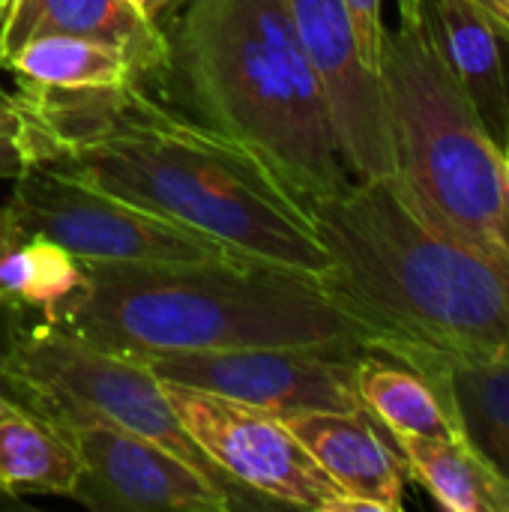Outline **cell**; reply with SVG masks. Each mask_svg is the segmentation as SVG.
<instances>
[{
    "label": "cell",
    "mask_w": 509,
    "mask_h": 512,
    "mask_svg": "<svg viewBox=\"0 0 509 512\" xmlns=\"http://www.w3.org/2000/svg\"><path fill=\"white\" fill-rule=\"evenodd\" d=\"M30 165L66 171L177 222L234 258L321 279L330 255L306 204L249 150L162 105L144 81L12 93Z\"/></svg>",
    "instance_id": "1"
},
{
    "label": "cell",
    "mask_w": 509,
    "mask_h": 512,
    "mask_svg": "<svg viewBox=\"0 0 509 512\" xmlns=\"http://www.w3.org/2000/svg\"><path fill=\"white\" fill-rule=\"evenodd\" d=\"M306 210L330 255L318 285L372 354L414 372L509 357V258L426 216L399 174L351 177Z\"/></svg>",
    "instance_id": "2"
},
{
    "label": "cell",
    "mask_w": 509,
    "mask_h": 512,
    "mask_svg": "<svg viewBox=\"0 0 509 512\" xmlns=\"http://www.w3.org/2000/svg\"><path fill=\"white\" fill-rule=\"evenodd\" d=\"M168 21L165 78L192 117L249 150L303 204L351 180L285 0H183Z\"/></svg>",
    "instance_id": "3"
},
{
    "label": "cell",
    "mask_w": 509,
    "mask_h": 512,
    "mask_svg": "<svg viewBox=\"0 0 509 512\" xmlns=\"http://www.w3.org/2000/svg\"><path fill=\"white\" fill-rule=\"evenodd\" d=\"M87 288L54 321L123 354L279 345L366 348L318 279L240 258L201 264H84Z\"/></svg>",
    "instance_id": "4"
},
{
    "label": "cell",
    "mask_w": 509,
    "mask_h": 512,
    "mask_svg": "<svg viewBox=\"0 0 509 512\" xmlns=\"http://www.w3.org/2000/svg\"><path fill=\"white\" fill-rule=\"evenodd\" d=\"M381 81L399 180L438 225L501 252L495 225L504 147L447 63L432 0L399 12V30L384 42Z\"/></svg>",
    "instance_id": "5"
},
{
    "label": "cell",
    "mask_w": 509,
    "mask_h": 512,
    "mask_svg": "<svg viewBox=\"0 0 509 512\" xmlns=\"http://www.w3.org/2000/svg\"><path fill=\"white\" fill-rule=\"evenodd\" d=\"M3 372L15 399L42 417L87 414L162 444L222 486L240 507H255L237 492L186 435L168 402L162 378L135 354L96 345L57 321H18L9 327Z\"/></svg>",
    "instance_id": "6"
},
{
    "label": "cell",
    "mask_w": 509,
    "mask_h": 512,
    "mask_svg": "<svg viewBox=\"0 0 509 512\" xmlns=\"http://www.w3.org/2000/svg\"><path fill=\"white\" fill-rule=\"evenodd\" d=\"M6 207L24 234L48 237L81 264H201L234 258L177 222L45 165H30L12 180Z\"/></svg>",
    "instance_id": "7"
},
{
    "label": "cell",
    "mask_w": 509,
    "mask_h": 512,
    "mask_svg": "<svg viewBox=\"0 0 509 512\" xmlns=\"http://www.w3.org/2000/svg\"><path fill=\"white\" fill-rule=\"evenodd\" d=\"M177 420L207 462L255 507L282 504L315 512H360L270 411L162 381Z\"/></svg>",
    "instance_id": "8"
},
{
    "label": "cell",
    "mask_w": 509,
    "mask_h": 512,
    "mask_svg": "<svg viewBox=\"0 0 509 512\" xmlns=\"http://www.w3.org/2000/svg\"><path fill=\"white\" fill-rule=\"evenodd\" d=\"M366 351L348 345H279L189 354H141L171 384L195 387L270 414L363 411L357 363ZM366 414V411H363Z\"/></svg>",
    "instance_id": "9"
},
{
    "label": "cell",
    "mask_w": 509,
    "mask_h": 512,
    "mask_svg": "<svg viewBox=\"0 0 509 512\" xmlns=\"http://www.w3.org/2000/svg\"><path fill=\"white\" fill-rule=\"evenodd\" d=\"M51 420L81 462L72 501L93 510L225 512L240 507L222 486L177 453L129 429L87 414Z\"/></svg>",
    "instance_id": "10"
},
{
    "label": "cell",
    "mask_w": 509,
    "mask_h": 512,
    "mask_svg": "<svg viewBox=\"0 0 509 512\" xmlns=\"http://www.w3.org/2000/svg\"><path fill=\"white\" fill-rule=\"evenodd\" d=\"M297 39L324 87L336 141L351 177L396 174L384 81L363 63L342 0H285Z\"/></svg>",
    "instance_id": "11"
},
{
    "label": "cell",
    "mask_w": 509,
    "mask_h": 512,
    "mask_svg": "<svg viewBox=\"0 0 509 512\" xmlns=\"http://www.w3.org/2000/svg\"><path fill=\"white\" fill-rule=\"evenodd\" d=\"M309 450L321 471L360 512H399L405 504V465L399 450L363 411H294L276 414Z\"/></svg>",
    "instance_id": "12"
},
{
    "label": "cell",
    "mask_w": 509,
    "mask_h": 512,
    "mask_svg": "<svg viewBox=\"0 0 509 512\" xmlns=\"http://www.w3.org/2000/svg\"><path fill=\"white\" fill-rule=\"evenodd\" d=\"M48 33L108 42L126 51L144 78H165L168 72L171 48L165 27L126 0H15L0 18V57Z\"/></svg>",
    "instance_id": "13"
},
{
    "label": "cell",
    "mask_w": 509,
    "mask_h": 512,
    "mask_svg": "<svg viewBox=\"0 0 509 512\" xmlns=\"http://www.w3.org/2000/svg\"><path fill=\"white\" fill-rule=\"evenodd\" d=\"M438 393L456 441L509 492V357L420 372Z\"/></svg>",
    "instance_id": "14"
},
{
    "label": "cell",
    "mask_w": 509,
    "mask_h": 512,
    "mask_svg": "<svg viewBox=\"0 0 509 512\" xmlns=\"http://www.w3.org/2000/svg\"><path fill=\"white\" fill-rule=\"evenodd\" d=\"M441 48L459 84L477 105L489 135L509 141V75L501 33L477 0H432Z\"/></svg>",
    "instance_id": "15"
},
{
    "label": "cell",
    "mask_w": 509,
    "mask_h": 512,
    "mask_svg": "<svg viewBox=\"0 0 509 512\" xmlns=\"http://www.w3.org/2000/svg\"><path fill=\"white\" fill-rule=\"evenodd\" d=\"M81 462L63 432L21 402L0 405V498L75 495Z\"/></svg>",
    "instance_id": "16"
},
{
    "label": "cell",
    "mask_w": 509,
    "mask_h": 512,
    "mask_svg": "<svg viewBox=\"0 0 509 512\" xmlns=\"http://www.w3.org/2000/svg\"><path fill=\"white\" fill-rule=\"evenodd\" d=\"M0 63L27 84L51 90H90V87H120L126 81H144L132 57L108 42L87 36L48 33L21 42Z\"/></svg>",
    "instance_id": "17"
},
{
    "label": "cell",
    "mask_w": 509,
    "mask_h": 512,
    "mask_svg": "<svg viewBox=\"0 0 509 512\" xmlns=\"http://www.w3.org/2000/svg\"><path fill=\"white\" fill-rule=\"evenodd\" d=\"M357 396L363 411L393 435H417V438H441L456 441L447 411L432 390V384L381 354L366 351L357 363Z\"/></svg>",
    "instance_id": "18"
},
{
    "label": "cell",
    "mask_w": 509,
    "mask_h": 512,
    "mask_svg": "<svg viewBox=\"0 0 509 512\" xmlns=\"http://www.w3.org/2000/svg\"><path fill=\"white\" fill-rule=\"evenodd\" d=\"M87 288L84 264L39 234H18L0 249V300L9 309H33L45 321Z\"/></svg>",
    "instance_id": "19"
},
{
    "label": "cell",
    "mask_w": 509,
    "mask_h": 512,
    "mask_svg": "<svg viewBox=\"0 0 509 512\" xmlns=\"http://www.w3.org/2000/svg\"><path fill=\"white\" fill-rule=\"evenodd\" d=\"M405 471L450 512H509V492L459 444L441 438L393 435Z\"/></svg>",
    "instance_id": "20"
},
{
    "label": "cell",
    "mask_w": 509,
    "mask_h": 512,
    "mask_svg": "<svg viewBox=\"0 0 509 512\" xmlns=\"http://www.w3.org/2000/svg\"><path fill=\"white\" fill-rule=\"evenodd\" d=\"M348 9V18L354 24L357 48L363 54V63L381 75V60H384V42H387V27H384V0H342Z\"/></svg>",
    "instance_id": "21"
},
{
    "label": "cell",
    "mask_w": 509,
    "mask_h": 512,
    "mask_svg": "<svg viewBox=\"0 0 509 512\" xmlns=\"http://www.w3.org/2000/svg\"><path fill=\"white\" fill-rule=\"evenodd\" d=\"M27 168H30V153L24 144L12 93H0V180H15Z\"/></svg>",
    "instance_id": "22"
},
{
    "label": "cell",
    "mask_w": 509,
    "mask_h": 512,
    "mask_svg": "<svg viewBox=\"0 0 509 512\" xmlns=\"http://www.w3.org/2000/svg\"><path fill=\"white\" fill-rule=\"evenodd\" d=\"M498 249L509 258V156L504 153V177H501V204H498V225H495Z\"/></svg>",
    "instance_id": "23"
},
{
    "label": "cell",
    "mask_w": 509,
    "mask_h": 512,
    "mask_svg": "<svg viewBox=\"0 0 509 512\" xmlns=\"http://www.w3.org/2000/svg\"><path fill=\"white\" fill-rule=\"evenodd\" d=\"M18 234H21V228L12 222V216H9V207H6V201H3V204H0V249H3L6 243H12ZM0 306H3V300H0Z\"/></svg>",
    "instance_id": "24"
},
{
    "label": "cell",
    "mask_w": 509,
    "mask_h": 512,
    "mask_svg": "<svg viewBox=\"0 0 509 512\" xmlns=\"http://www.w3.org/2000/svg\"><path fill=\"white\" fill-rule=\"evenodd\" d=\"M180 3H183V0H153V3H150V18L159 21V24L165 27V21L177 12Z\"/></svg>",
    "instance_id": "25"
},
{
    "label": "cell",
    "mask_w": 509,
    "mask_h": 512,
    "mask_svg": "<svg viewBox=\"0 0 509 512\" xmlns=\"http://www.w3.org/2000/svg\"><path fill=\"white\" fill-rule=\"evenodd\" d=\"M489 15H492V21H495V27H498V21H501V15H504V9H507L509 0H477Z\"/></svg>",
    "instance_id": "26"
},
{
    "label": "cell",
    "mask_w": 509,
    "mask_h": 512,
    "mask_svg": "<svg viewBox=\"0 0 509 512\" xmlns=\"http://www.w3.org/2000/svg\"><path fill=\"white\" fill-rule=\"evenodd\" d=\"M6 402H18V399H15V393H12V387H9V381H6L3 357H0V405H6Z\"/></svg>",
    "instance_id": "27"
},
{
    "label": "cell",
    "mask_w": 509,
    "mask_h": 512,
    "mask_svg": "<svg viewBox=\"0 0 509 512\" xmlns=\"http://www.w3.org/2000/svg\"><path fill=\"white\" fill-rule=\"evenodd\" d=\"M498 33H501V39L509 42V3L507 9H504V15H501V21H498Z\"/></svg>",
    "instance_id": "28"
},
{
    "label": "cell",
    "mask_w": 509,
    "mask_h": 512,
    "mask_svg": "<svg viewBox=\"0 0 509 512\" xmlns=\"http://www.w3.org/2000/svg\"><path fill=\"white\" fill-rule=\"evenodd\" d=\"M126 3H129L132 9H138L141 15H147V18H150V3H153V0H126Z\"/></svg>",
    "instance_id": "29"
},
{
    "label": "cell",
    "mask_w": 509,
    "mask_h": 512,
    "mask_svg": "<svg viewBox=\"0 0 509 512\" xmlns=\"http://www.w3.org/2000/svg\"><path fill=\"white\" fill-rule=\"evenodd\" d=\"M417 6H420V0H399V12H411Z\"/></svg>",
    "instance_id": "30"
},
{
    "label": "cell",
    "mask_w": 509,
    "mask_h": 512,
    "mask_svg": "<svg viewBox=\"0 0 509 512\" xmlns=\"http://www.w3.org/2000/svg\"><path fill=\"white\" fill-rule=\"evenodd\" d=\"M12 3H15V0H0V18L12 9Z\"/></svg>",
    "instance_id": "31"
},
{
    "label": "cell",
    "mask_w": 509,
    "mask_h": 512,
    "mask_svg": "<svg viewBox=\"0 0 509 512\" xmlns=\"http://www.w3.org/2000/svg\"><path fill=\"white\" fill-rule=\"evenodd\" d=\"M504 153H507V156H509V141H507V147H504Z\"/></svg>",
    "instance_id": "32"
}]
</instances>
